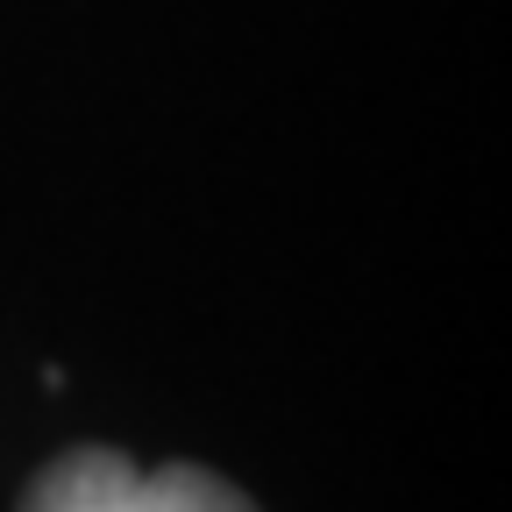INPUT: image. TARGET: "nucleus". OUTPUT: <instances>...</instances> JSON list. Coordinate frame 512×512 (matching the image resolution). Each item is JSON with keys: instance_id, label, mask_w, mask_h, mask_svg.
Returning <instances> with one entry per match:
<instances>
[{"instance_id": "1", "label": "nucleus", "mask_w": 512, "mask_h": 512, "mask_svg": "<svg viewBox=\"0 0 512 512\" xmlns=\"http://www.w3.org/2000/svg\"><path fill=\"white\" fill-rule=\"evenodd\" d=\"M22 512H256V505L192 463L136 470L114 448H72L29 484Z\"/></svg>"}]
</instances>
